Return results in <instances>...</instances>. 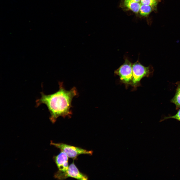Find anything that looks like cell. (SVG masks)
Instances as JSON below:
<instances>
[{
	"mask_svg": "<svg viewBox=\"0 0 180 180\" xmlns=\"http://www.w3.org/2000/svg\"></svg>",
	"mask_w": 180,
	"mask_h": 180,
	"instance_id": "obj_13",
	"label": "cell"
},
{
	"mask_svg": "<svg viewBox=\"0 0 180 180\" xmlns=\"http://www.w3.org/2000/svg\"><path fill=\"white\" fill-rule=\"evenodd\" d=\"M50 144L59 149L61 151L65 153L69 158L74 160L76 159L80 154L91 155L93 153L92 150H88L80 147L62 143H55L51 141Z\"/></svg>",
	"mask_w": 180,
	"mask_h": 180,
	"instance_id": "obj_3",
	"label": "cell"
},
{
	"mask_svg": "<svg viewBox=\"0 0 180 180\" xmlns=\"http://www.w3.org/2000/svg\"><path fill=\"white\" fill-rule=\"evenodd\" d=\"M176 93L173 97L171 100L170 102L176 106L177 110L180 108V82L176 83Z\"/></svg>",
	"mask_w": 180,
	"mask_h": 180,
	"instance_id": "obj_7",
	"label": "cell"
},
{
	"mask_svg": "<svg viewBox=\"0 0 180 180\" xmlns=\"http://www.w3.org/2000/svg\"><path fill=\"white\" fill-rule=\"evenodd\" d=\"M54 177L55 178L60 180H64L69 177L79 180H86L88 179L86 175L79 171L74 161L69 166L66 171L62 172L58 170L55 174Z\"/></svg>",
	"mask_w": 180,
	"mask_h": 180,
	"instance_id": "obj_5",
	"label": "cell"
},
{
	"mask_svg": "<svg viewBox=\"0 0 180 180\" xmlns=\"http://www.w3.org/2000/svg\"><path fill=\"white\" fill-rule=\"evenodd\" d=\"M176 114L172 116H168L165 117L163 119L161 120L160 122L169 118L175 119L180 122V108H179Z\"/></svg>",
	"mask_w": 180,
	"mask_h": 180,
	"instance_id": "obj_11",
	"label": "cell"
},
{
	"mask_svg": "<svg viewBox=\"0 0 180 180\" xmlns=\"http://www.w3.org/2000/svg\"><path fill=\"white\" fill-rule=\"evenodd\" d=\"M124 62L114 71V73L122 82L129 83L131 82L132 78V63L128 57L124 56Z\"/></svg>",
	"mask_w": 180,
	"mask_h": 180,
	"instance_id": "obj_4",
	"label": "cell"
},
{
	"mask_svg": "<svg viewBox=\"0 0 180 180\" xmlns=\"http://www.w3.org/2000/svg\"><path fill=\"white\" fill-rule=\"evenodd\" d=\"M58 84L59 89L58 91L48 95L41 92V97L36 102V107L42 104L46 105L50 114L49 119L53 124L60 116L70 117L72 114L71 109L72 100L78 94L75 87L67 90L64 88L62 82H59Z\"/></svg>",
	"mask_w": 180,
	"mask_h": 180,
	"instance_id": "obj_1",
	"label": "cell"
},
{
	"mask_svg": "<svg viewBox=\"0 0 180 180\" xmlns=\"http://www.w3.org/2000/svg\"><path fill=\"white\" fill-rule=\"evenodd\" d=\"M131 0L136 2H139L141 0Z\"/></svg>",
	"mask_w": 180,
	"mask_h": 180,
	"instance_id": "obj_12",
	"label": "cell"
},
{
	"mask_svg": "<svg viewBox=\"0 0 180 180\" xmlns=\"http://www.w3.org/2000/svg\"><path fill=\"white\" fill-rule=\"evenodd\" d=\"M154 70L152 66H145L140 63L138 59L132 63V78L131 82L133 85L137 84L143 78L152 75Z\"/></svg>",
	"mask_w": 180,
	"mask_h": 180,
	"instance_id": "obj_2",
	"label": "cell"
},
{
	"mask_svg": "<svg viewBox=\"0 0 180 180\" xmlns=\"http://www.w3.org/2000/svg\"><path fill=\"white\" fill-rule=\"evenodd\" d=\"M154 10L150 6L141 4L140 12V14L144 16H148Z\"/></svg>",
	"mask_w": 180,
	"mask_h": 180,
	"instance_id": "obj_9",
	"label": "cell"
},
{
	"mask_svg": "<svg viewBox=\"0 0 180 180\" xmlns=\"http://www.w3.org/2000/svg\"><path fill=\"white\" fill-rule=\"evenodd\" d=\"M124 6L134 12L138 13L139 11L141 3L133 2L131 0H124Z\"/></svg>",
	"mask_w": 180,
	"mask_h": 180,
	"instance_id": "obj_8",
	"label": "cell"
},
{
	"mask_svg": "<svg viewBox=\"0 0 180 180\" xmlns=\"http://www.w3.org/2000/svg\"><path fill=\"white\" fill-rule=\"evenodd\" d=\"M68 158L65 153L62 151L57 156H54V160L58 171L64 172L68 170L69 166Z\"/></svg>",
	"mask_w": 180,
	"mask_h": 180,
	"instance_id": "obj_6",
	"label": "cell"
},
{
	"mask_svg": "<svg viewBox=\"0 0 180 180\" xmlns=\"http://www.w3.org/2000/svg\"><path fill=\"white\" fill-rule=\"evenodd\" d=\"M160 0H141L142 4L151 6L154 9H156V7Z\"/></svg>",
	"mask_w": 180,
	"mask_h": 180,
	"instance_id": "obj_10",
	"label": "cell"
}]
</instances>
